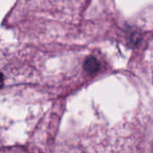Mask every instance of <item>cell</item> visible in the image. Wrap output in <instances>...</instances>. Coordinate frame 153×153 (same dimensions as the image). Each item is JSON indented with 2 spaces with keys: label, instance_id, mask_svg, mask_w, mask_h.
Returning a JSON list of instances; mask_svg holds the SVG:
<instances>
[{
  "label": "cell",
  "instance_id": "6da1fadb",
  "mask_svg": "<svg viewBox=\"0 0 153 153\" xmlns=\"http://www.w3.org/2000/svg\"><path fill=\"white\" fill-rule=\"evenodd\" d=\"M100 67V65L98 63V61L94 58H90L88 59V61L85 64V68L87 71L91 72V73H94L96 72Z\"/></svg>",
  "mask_w": 153,
  "mask_h": 153
}]
</instances>
